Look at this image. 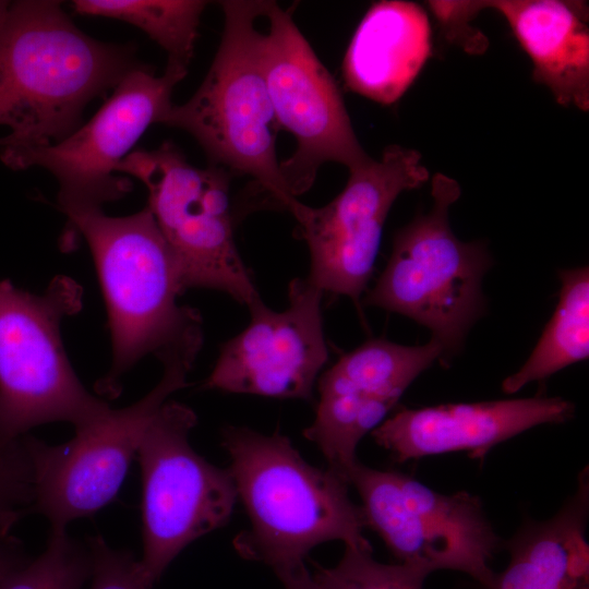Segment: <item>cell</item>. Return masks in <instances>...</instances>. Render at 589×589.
Returning <instances> with one entry per match:
<instances>
[{"label":"cell","instance_id":"cell-1","mask_svg":"<svg viewBox=\"0 0 589 589\" xmlns=\"http://www.w3.org/2000/svg\"><path fill=\"white\" fill-rule=\"evenodd\" d=\"M140 64L135 46L88 36L60 1L11 2L0 25V149L64 140Z\"/></svg>","mask_w":589,"mask_h":589},{"label":"cell","instance_id":"cell-2","mask_svg":"<svg viewBox=\"0 0 589 589\" xmlns=\"http://www.w3.org/2000/svg\"><path fill=\"white\" fill-rule=\"evenodd\" d=\"M221 445L250 521L232 541L242 558L268 566L281 580L305 569L309 553L322 543L372 550L348 480L310 465L287 436L226 426Z\"/></svg>","mask_w":589,"mask_h":589},{"label":"cell","instance_id":"cell-3","mask_svg":"<svg viewBox=\"0 0 589 589\" xmlns=\"http://www.w3.org/2000/svg\"><path fill=\"white\" fill-rule=\"evenodd\" d=\"M224 31L214 60L194 95L173 105L161 124L191 134L209 165L254 179L260 205L290 211L276 155L278 127L263 74L255 20L263 1H221Z\"/></svg>","mask_w":589,"mask_h":589},{"label":"cell","instance_id":"cell-4","mask_svg":"<svg viewBox=\"0 0 589 589\" xmlns=\"http://www.w3.org/2000/svg\"><path fill=\"white\" fill-rule=\"evenodd\" d=\"M68 231L82 235L93 255L113 354L98 390L117 395L125 371L201 325V317L177 302L184 292L179 268L147 206L119 217L103 208L77 213L68 217Z\"/></svg>","mask_w":589,"mask_h":589},{"label":"cell","instance_id":"cell-5","mask_svg":"<svg viewBox=\"0 0 589 589\" xmlns=\"http://www.w3.org/2000/svg\"><path fill=\"white\" fill-rule=\"evenodd\" d=\"M460 194L455 179L434 175L431 209L396 232L388 263L364 299L429 328L443 360L485 312L482 279L492 265L484 243L464 242L450 229L449 207Z\"/></svg>","mask_w":589,"mask_h":589},{"label":"cell","instance_id":"cell-6","mask_svg":"<svg viewBox=\"0 0 589 589\" xmlns=\"http://www.w3.org/2000/svg\"><path fill=\"white\" fill-rule=\"evenodd\" d=\"M82 297L68 276L43 294L0 280V445L48 422L77 429L110 409L83 386L62 345L61 321L81 310Z\"/></svg>","mask_w":589,"mask_h":589},{"label":"cell","instance_id":"cell-7","mask_svg":"<svg viewBox=\"0 0 589 589\" xmlns=\"http://www.w3.org/2000/svg\"><path fill=\"white\" fill-rule=\"evenodd\" d=\"M203 342L196 328L156 356L164 372L143 398L122 409H109L95 421L75 429V436L48 445L23 436L33 477V512L50 522V532L96 514L118 494L142 437L170 395L188 385L187 376Z\"/></svg>","mask_w":589,"mask_h":589},{"label":"cell","instance_id":"cell-8","mask_svg":"<svg viewBox=\"0 0 589 589\" xmlns=\"http://www.w3.org/2000/svg\"><path fill=\"white\" fill-rule=\"evenodd\" d=\"M141 181L155 221L177 262L182 288L223 291L248 308L261 300L233 238L231 175L190 164L170 141L132 151L116 168Z\"/></svg>","mask_w":589,"mask_h":589},{"label":"cell","instance_id":"cell-9","mask_svg":"<svg viewBox=\"0 0 589 589\" xmlns=\"http://www.w3.org/2000/svg\"><path fill=\"white\" fill-rule=\"evenodd\" d=\"M196 421L191 408L168 400L137 449L143 539L139 563L153 585L185 546L225 526L238 501L230 469L211 464L191 446Z\"/></svg>","mask_w":589,"mask_h":589},{"label":"cell","instance_id":"cell-10","mask_svg":"<svg viewBox=\"0 0 589 589\" xmlns=\"http://www.w3.org/2000/svg\"><path fill=\"white\" fill-rule=\"evenodd\" d=\"M187 73V67L171 60L161 75L140 64L68 137L47 146L0 149V158L13 170L41 167L52 173L58 206L67 217L100 209L131 192L132 181L117 176L116 168L149 125L163 122L173 106V88Z\"/></svg>","mask_w":589,"mask_h":589},{"label":"cell","instance_id":"cell-11","mask_svg":"<svg viewBox=\"0 0 589 589\" xmlns=\"http://www.w3.org/2000/svg\"><path fill=\"white\" fill-rule=\"evenodd\" d=\"M349 482L361 498L365 527L399 561L431 574L462 572L484 589L502 545L481 500L466 491L443 494L394 470L354 466Z\"/></svg>","mask_w":589,"mask_h":589},{"label":"cell","instance_id":"cell-12","mask_svg":"<svg viewBox=\"0 0 589 589\" xmlns=\"http://www.w3.org/2000/svg\"><path fill=\"white\" fill-rule=\"evenodd\" d=\"M262 16L268 28L260 33L259 52L275 120L297 144L280 169L297 199L312 187L323 164L338 163L351 171L372 158L358 141L334 77L290 12L263 1Z\"/></svg>","mask_w":589,"mask_h":589},{"label":"cell","instance_id":"cell-13","mask_svg":"<svg viewBox=\"0 0 589 589\" xmlns=\"http://www.w3.org/2000/svg\"><path fill=\"white\" fill-rule=\"evenodd\" d=\"M428 179L421 154L393 144L378 160L349 171L346 187L328 204L311 207L298 200L289 212L310 251L308 279L323 293L347 296L359 304L390 207L399 194Z\"/></svg>","mask_w":589,"mask_h":589},{"label":"cell","instance_id":"cell-14","mask_svg":"<svg viewBox=\"0 0 589 589\" xmlns=\"http://www.w3.org/2000/svg\"><path fill=\"white\" fill-rule=\"evenodd\" d=\"M308 277L288 286V308L274 311L260 300L251 321L228 340L204 383L208 389L311 400L328 359L321 300Z\"/></svg>","mask_w":589,"mask_h":589},{"label":"cell","instance_id":"cell-15","mask_svg":"<svg viewBox=\"0 0 589 589\" xmlns=\"http://www.w3.org/2000/svg\"><path fill=\"white\" fill-rule=\"evenodd\" d=\"M443 357V348L432 338L422 346L370 339L325 371L317 381L315 418L303 435L321 450L327 468L349 482L359 462L361 438L377 428L408 386Z\"/></svg>","mask_w":589,"mask_h":589},{"label":"cell","instance_id":"cell-16","mask_svg":"<svg viewBox=\"0 0 589 589\" xmlns=\"http://www.w3.org/2000/svg\"><path fill=\"white\" fill-rule=\"evenodd\" d=\"M575 405L562 397L490 400L404 408L375 428V443L399 461L466 452L484 460L496 445L531 428L564 423Z\"/></svg>","mask_w":589,"mask_h":589},{"label":"cell","instance_id":"cell-17","mask_svg":"<svg viewBox=\"0 0 589 589\" xmlns=\"http://www.w3.org/2000/svg\"><path fill=\"white\" fill-rule=\"evenodd\" d=\"M469 21L481 9L498 11L529 56L534 82L564 106L589 109V29L584 2L493 0L456 2Z\"/></svg>","mask_w":589,"mask_h":589},{"label":"cell","instance_id":"cell-18","mask_svg":"<svg viewBox=\"0 0 589 589\" xmlns=\"http://www.w3.org/2000/svg\"><path fill=\"white\" fill-rule=\"evenodd\" d=\"M431 55V26L414 2L374 3L359 23L345 53L347 87L382 105L396 103Z\"/></svg>","mask_w":589,"mask_h":589},{"label":"cell","instance_id":"cell-19","mask_svg":"<svg viewBox=\"0 0 589 589\" xmlns=\"http://www.w3.org/2000/svg\"><path fill=\"white\" fill-rule=\"evenodd\" d=\"M589 477L584 469L577 490L543 521H527L505 542L510 558L484 589H589Z\"/></svg>","mask_w":589,"mask_h":589},{"label":"cell","instance_id":"cell-20","mask_svg":"<svg viewBox=\"0 0 589 589\" xmlns=\"http://www.w3.org/2000/svg\"><path fill=\"white\" fill-rule=\"evenodd\" d=\"M560 300L537 346L525 364L502 383L514 394L589 356V268L561 269Z\"/></svg>","mask_w":589,"mask_h":589},{"label":"cell","instance_id":"cell-21","mask_svg":"<svg viewBox=\"0 0 589 589\" xmlns=\"http://www.w3.org/2000/svg\"><path fill=\"white\" fill-rule=\"evenodd\" d=\"M202 0H75L81 15L127 22L146 33L168 53V60L189 67L194 52Z\"/></svg>","mask_w":589,"mask_h":589},{"label":"cell","instance_id":"cell-22","mask_svg":"<svg viewBox=\"0 0 589 589\" xmlns=\"http://www.w3.org/2000/svg\"><path fill=\"white\" fill-rule=\"evenodd\" d=\"M89 576L88 549L67 531L50 532L45 551L15 569L0 589H82Z\"/></svg>","mask_w":589,"mask_h":589},{"label":"cell","instance_id":"cell-23","mask_svg":"<svg viewBox=\"0 0 589 589\" xmlns=\"http://www.w3.org/2000/svg\"><path fill=\"white\" fill-rule=\"evenodd\" d=\"M429 575L413 565L381 563L372 550L345 546L335 566L316 564L313 578L320 589H423Z\"/></svg>","mask_w":589,"mask_h":589},{"label":"cell","instance_id":"cell-24","mask_svg":"<svg viewBox=\"0 0 589 589\" xmlns=\"http://www.w3.org/2000/svg\"><path fill=\"white\" fill-rule=\"evenodd\" d=\"M32 468L22 437L0 445V537H9L24 514L33 512Z\"/></svg>","mask_w":589,"mask_h":589},{"label":"cell","instance_id":"cell-25","mask_svg":"<svg viewBox=\"0 0 589 589\" xmlns=\"http://www.w3.org/2000/svg\"><path fill=\"white\" fill-rule=\"evenodd\" d=\"M89 589H152L153 584L131 553L111 548L101 536L88 539Z\"/></svg>","mask_w":589,"mask_h":589},{"label":"cell","instance_id":"cell-26","mask_svg":"<svg viewBox=\"0 0 589 589\" xmlns=\"http://www.w3.org/2000/svg\"><path fill=\"white\" fill-rule=\"evenodd\" d=\"M23 564L13 552L11 536L0 537V585Z\"/></svg>","mask_w":589,"mask_h":589},{"label":"cell","instance_id":"cell-27","mask_svg":"<svg viewBox=\"0 0 589 589\" xmlns=\"http://www.w3.org/2000/svg\"><path fill=\"white\" fill-rule=\"evenodd\" d=\"M284 589H320L308 568L280 580Z\"/></svg>","mask_w":589,"mask_h":589},{"label":"cell","instance_id":"cell-28","mask_svg":"<svg viewBox=\"0 0 589 589\" xmlns=\"http://www.w3.org/2000/svg\"><path fill=\"white\" fill-rule=\"evenodd\" d=\"M10 3V1H0V25L7 15Z\"/></svg>","mask_w":589,"mask_h":589}]
</instances>
